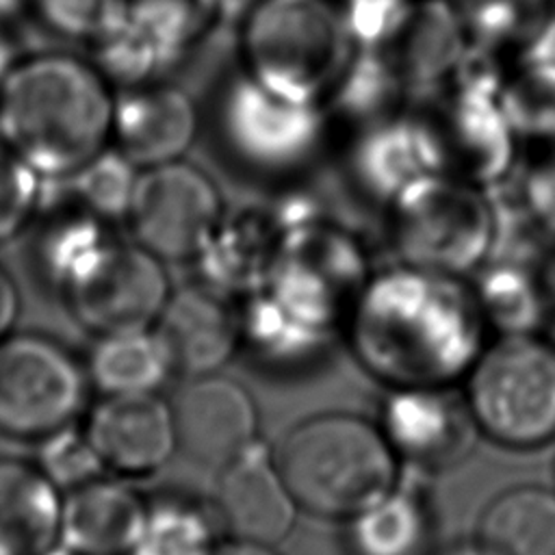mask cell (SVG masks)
<instances>
[{"instance_id":"obj_1","label":"cell","mask_w":555,"mask_h":555,"mask_svg":"<svg viewBox=\"0 0 555 555\" xmlns=\"http://www.w3.org/2000/svg\"><path fill=\"white\" fill-rule=\"evenodd\" d=\"M486 327L462 278L403 262L366 278L345 325L358 364L388 388L466 377L483 351Z\"/></svg>"},{"instance_id":"obj_2","label":"cell","mask_w":555,"mask_h":555,"mask_svg":"<svg viewBox=\"0 0 555 555\" xmlns=\"http://www.w3.org/2000/svg\"><path fill=\"white\" fill-rule=\"evenodd\" d=\"M364 282L353 238L301 208L284 228L273 269L238 310L241 343L267 360H304L347 325Z\"/></svg>"},{"instance_id":"obj_3","label":"cell","mask_w":555,"mask_h":555,"mask_svg":"<svg viewBox=\"0 0 555 555\" xmlns=\"http://www.w3.org/2000/svg\"><path fill=\"white\" fill-rule=\"evenodd\" d=\"M115 85L87 52L24 50L0 82V143L46 182H61L111 145Z\"/></svg>"},{"instance_id":"obj_4","label":"cell","mask_w":555,"mask_h":555,"mask_svg":"<svg viewBox=\"0 0 555 555\" xmlns=\"http://www.w3.org/2000/svg\"><path fill=\"white\" fill-rule=\"evenodd\" d=\"M275 457L299 507L323 518L347 520L399 481V457L379 425L349 412L297 423Z\"/></svg>"},{"instance_id":"obj_5","label":"cell","mask_w":555,"mask_h":555,"mask_svg":"<svg viewBox=\"0 0 555 555\" xmlns=\"http://www.w3.org/2000/svg\"><path fill=\"white\" fill-rule=\"evenodd\" d=\"M245 76L267 91L319 106L340 80L353 46L330 0H256L243 17Z\"/></svg>"},{"instance_id":"obj_6","label":"cell","mask_w":555,"mask_h":555,"mask_svg":"<svg viewBox=\"0 0 555 555\" xmlns=\"http://www.w3.org/2000/svg\"><path fill=\"white\" fill-rule=\"evenodd\" d=\"M464 401L475 427L507 449L555 440V347L535 334L499 336L466 373Z\"/></svg>"},{"instance_id":"obj_7","label":"cell","mask_w":555,"mask_h":555,"mask_svg":"<svg viewBox=\"0 0 555 555\" xmlns=\"http://www.w3.org/2000/svg\"><path fill=\"white\" fill-rule=\"evenodd\" d=\"M388 206L390 241L403 264L462 278L490 256L494 206L477 186L427 173Z\"/></svg>"},{"instance_id":"obj_8","label":"cell","mask_w":555,"mask_h":555,"mask_svg":"<svg viewBox=\"0 0 555 555\" xmlns=\"http://www.w3.org/2000/svg\"><path fill=\"white\" fill-rule=\"evenodd\" d=\"M87 371L56 340L9 334L0 340V436L39 442L76 423Z\"/></svg>"},{"instance_id":"obj_9","label":"cell","mask_w":555,"mask_h":555,"mask_svg":"<svg viewBox=\"0 0 555 555\" xmlns=\"http://www.w3.org/2000/svg\"><path fill=\"white\" fill-rule=\"evenodd\" d=\"M59 293L72 317L102 336L154 327L171 288L160 258L108 236L69 271Z\"/></svg>"},{"instance_id":"obj_10","label":"cell","mask_w":555,"mask_h":555,"mask_svg":"<svg viewBox=\"0 0 555 555\" xmlns=\"http://www.w3.org/2000/svg\"><path fill=\"white\" fill-rule=\"evenodd\" d=\"M223 221L217 182L182 158L143 167L124 223L160 260L197 258Z\"/></svg>"},{"instance_id":"obj_11","label":"cell","mask_w":555,"mask_h":555,"mask_svg":"<svg viewBox=\"0 0 555 555\" xmlns=\"http://www.w3.org/2000/svg\"><path fill=\"white\" fill-rule=\"evenodd\" d=\"M421 104L434 173L486 191L512 171L518 137L496 95L447 87Z\"/></svg>"},{"instance_id":"obj_12","label":"cell","mask_w":555,"mask_h":555,"mask_svg":"<svg viewBox=\"0 0 555 555\" xmlns=\"http://www.w3.org/2000/svg\"><path fill=\"white\" fill-rule=\"evenodd\" d=\"M221 124L232 150L264 169H284L301 163L319 143V106L284 100L249 76L230 85Z\"/></svg>"},{"instance_id":"obj_13","label":"cell","mask_w":555,"mask_h":555,"mask_svg":"<svg viewBox=\"0 0 555 555\" xmlns=\"http://www.w3.org/2000/svg\"><path fill=\"white\" fill-rule=\"evenodd\" d=\"M178 451L221 468L258 440V408L251 392L225 375L186 377L171 401Z\"/></svg>"},{"instance_id":"obj_14","label":"cell","mask_w":555,"mask_h":555,"mask_svg":"<svg viewBox=\"0 0 555 555\" xmlns=\"http://www.w3.org/2000/svg\"><path fill=\"white\" fill-rule=\"evenodd\" d=\"M377 425L399 460L423 468L457 464L479 434L449 386L388 388Z\"/></svg>"},{"instance_id":"obj_15","label":"cell","mask_w":555,"mask_h":555,"mask_svg":"<svg viewBox=\"0 0 555 555\" xmlns=\"http://www.w3.org/2000/svg\"><path fill=\"white\" fill-rule=\"evenodd\" d=\"M468 46V33L451 0H412L397 30L373 48L403 100L425 102L444 91Z\"/></svg>"},{"instance_id":"obj_16","label":"cell","mask_w":555,"mask_h":555,"mask_svg":"<svg viewBox=\"0 0 555 555\" xmlns=\"http://www.w3.org/2000/svg\"><path fill=\"white\" fill-rule=\"evenodd\" d=\"M217 470L215 512L232 540L275 546L288 538L301 507L260 440Z\"/></svg>"},{"instance_id":"obj_17","label":"cell","mask_w":555,"mask_h":555,"mask_svg":"<svg viewBox=\"0 0 555 555\" xmlns=\"http://www.w3.org/2000/svg\"><path fill=\"white\" fill-rule=\"evenodd\" d=\"M85 434L104 470L119 477L152 475L178 451L171 403L158 392L102 397L85 423Z\"/></svg>"},{"instance_id":"obj_18","label":"cell","mask_w":555,"mask_h":555,"mask_svg":"<svg viewBox=\"0 0 555 555\" xmlns=\"http://www.w3.org/2000/svg\"><path fill=\"white\" fill-rule=\"evenodd\" d=\"M199 128L193 98L158 80L117 89L111 143L139 169L184 156Z\"/></svg>"},{"instance_id":"obj_19","label":"cell","mask_w":555,"mask_h":555,"mask_svg":"<svg viewBox=\"0 0 555 555\" xmlns=\"http://www.w3.org/2000/svg\"><path fill=\"white\" fill-rule=\"evenodd\" d=\"M154 327L184 377L217 373L241 345L238 310L210 284L171 291Z\"/></svg>"},{"instance_id":"obj_20","label":"cell","mask_w":555,"mask_h":555,"mask_svg":"<svg viewBox=\"0 0 555 555\" xmlns=\"http://www.w3.org/2000/svg\"><path fill=\"white\" fill-rule=\"evenodd\" d=\"M150 501L119 479L95 477L63 494L59 546L74 555H128Z\"/></svg>"},{"instance_id":"obj_21","label":"cell","mask_w":555,"mask_h":555,"mask_svg":"<svg viewBox=\"0 0 555 555\" xmlns=\"http://www.w3.org/2000/svg\"><path fill=\"white\" fill-rule=\"evenodd\" d=\"M61 490L37 466L0 457V555H46L61 538Z\"/></svg>"},{"instance_id":"obj_22","label":"cell","mask_w":555,"mask_h":555,"mask_svg":"<svg viewBox=\"0 0 555 555\" xmlns=\"http://www.w3.org/2000/svg\"><path fill=\"white\" fill-rule=\"evenodd\" d=\"M353 173L373 197L386 204L414 180L434 173L429 143L416 113L377 119L356 143Z\"/></svg>"},{"instance_id":"obj_23","label":"cell","mask_w":555,"mask_h":555,"mask_svg":"<svg viewBox=\"0 0 555 555\" xmlns=\"http://www.w3.org/2000/svg\"><path fill=\"white\" fill-rule=\"evenodd\" d=\"M89 384L108 395H145L176 373L171 356L156 327L102 334L87 358Z\"/></svg>"},{"instance_id":"obj_24","label":"cell","mask_w":555,"mask_h":555,"mask_svg":"<svg viewBox=\"0 0 555 555\" xmlns=\"http://www.w3.org/2000/svg\"><path fill=\"white\" fill-rule=\"evenodd\" d=\"M477 540L496 555H555V490L516 486L479 516Z\"/></svg>"},{"instance_id":"obj_25","label":"cell","mask_w":555,"mask_h":555,"mask_svg":"<svg viewBox=\"0 0 555 555\" xmlns=\"http://www.w3.org/2000/svg\"><path fill=\"white\" fill-rule=\"evenodd\" d=\"M429 540L427 503L399 481L347 518L351 555H421Z\"/></svg>"},{"instance_id":"obj_26","label":"cell","mask_w":555,"mask_h":555,"mask_svg":"<svg viewBox=\"0 0 555 555\" xmlns=\"http://www.w3.org/2000/svg\"><path fill=\"white\" fill-rule=\"evenodd\" d=\"M473 291L486 325L499 336L535 334L546 319L548 293L527 260L490 258Z\"/></svg>"},{"instance_id":"obj_27","label":"cell","mask_w":555,"mask_h":555,"mask_svg":"<svg viewBox=\"0 0 555 555\" xmlns=\"http://www.w3.org/2000/svg\"><path fill=\"white\" fill-rule=\"evenodd\" d=\"M215 520L195 501L167 496L147 505L145 522L128 555H215Z\"/></svg>"},{"instance_id":"obj_28","label":"cell","mask_w":555,"mask_h":555,"mask_svg":"<svg viewBox=\"0 0 555 555\" xmlns=\"http://www.w3.org/2000/svg\"><path fill=\"white\" fill-rule=\"evenodd\" d=\"M139 171L141 169L111 143L67 180L50 184L61 186L63 195L102 221L117 223L128 215Z\"/></svg>"},{"instance_id":"obj_29","label":"cell","mask_w":555,"mask_h":555,"mask_svg":"<svg viewBox=\"0 0 555 555\" xmlns=\"http://www.w3.org/2000/svg\"><path fill=\"white\" fill-rule=\"evenodd\" d=\"M499 104L518 139L555 141V65L520 56L503 78Z\"/></svg>"},{"instance_id":"obj_30","label":"cell","mask_w":555,"mask_h":555,"mask_svg":"<svg viewBox=\"0 0 555 555\" xmlns=\"http://www.w3.org/2000/svg\"><path fill=\"white\" fill-rule=\"evenodd\" d=\"M130 0H24V22L54 46L91 48L113 30Z\"/></svg>"},{"instance_id":"obj_31","label":"cell","mask_w":555,"mask_h":555,"mask_svg":"<svg viewBox=\"0 0 555 555\" xmlns=\"http://www.w3.org/2000/svg\"><path fill=\"white\" fill-rule=\"evenodd\" d=\"M87 54L115 89L152 82L171 63L160 43L130 15V11H126L121 22L95 41Z\"/></svg>"},{"instance_id":"obj_32","label":"cell","mask_w":555,"mask_h":555,"mask_svg":"<svg viewBox=\"0 0 555 555\" xmlns=\"http://www.w3.org/2000/svg\"><path fill=\"white\" fill-rule=\"evenodd\" d=\"M468 39L501 48L525 43L555 13V0H451Z\"/></svg>"},{"instance_id":"obj_33","label":"cell","mask_w":555,"mask_h":555,"mask_svg":"<svg viewBox=\"0 0 555 555\" xmlns=\"http://www.w3.org/2000/svg\"><path fill=\"white\" fill-rule=\"evenodd\" d=\"M128 11L173 63L210 28L221 7L219 0H130Z\"/></svg>"},{"instance_id":"obj_34","label":"cell","mask_w":555,"mask_h":555,"mask_svg":"<svg viewBox=\"0 0 555 555\" xmlns=\"http://www.w3.org/2000/svg\"><path fill=\"white\" fill-rule=\"evenodd\" d=\"M46 195L48 182L0 143V247L30 230Z\"/></svg>"},{"instance_id":"obj_35","label":"cell","mask_w":555,"mask_h":555,"mask_svg":"<svg viewBox=\"0 0 555 555\" xmlns=\"http://www.w3.org/2000/svg\"><path fill=\"white\" fill-rule=\"evenodd\" d=\"M39 444L41 449L37 455V466L61 492H67L104 473V466L95 455L85 427L69 425L39 440Z\"/></svg>"},{"instance_id":"obj_36","label":"cell","mask_w":555,"mask_h":555,"mask_svg":"<svg viewBox=\"0 0 555 555\" xmlns=\"http://www.w3.org/2000/svg\"><path fill=\"white\" fill-rule=\"evenodd\" d=\"M412 0H343L340 17L353 50L379 48L401 24Z\"/></svg>"},{"instance_id":"obj_37","label":"cell","mask_w":555,"mask_h":555,"mask_svg":"<svg viewBox=\"0 0 555 555\" xmlns=\"http://www.w3.org/2000/svg\"><path fill=\"white\" fill-rule=\"evenodd\" d=\"M522 206L540 230L555 236V152L529 169L522 184Z\"/></svg>"},{"instance_id":"obj_38","label":"cell","mask_w":555,"mask_h":555,"mask_svg":"<svg viewBox=\"0 0 555 555\" xmlns=\"http://www.w3.org/2000/svg\"><path fill=\"white\" fill-rule=\"evenodd\" d=\"M22 310V297L17 284L7 269L0 267V340L9 336L17 323Z\"/></svg>"},{"instance_id":"obj_39","label":"cell","mask_w":555,"mask_h":555,"mask_svg":"<svg viewBox=\"0 0 555 555\" xmlns=\"http://www.w3.org/2000/svg\"><path fill=\"white\" fill-rule=\"evenodd\" d=\"M24 50H20V43L15 39V28L11 24L0 22V82L17 61V56Z\"/></svg>"},{"instance_id":"obj_40","label":"cell","mask_w":555,"mask_h":555,"mask_svg":"<svg viewBox=\"0 0 555 555\" xmlns=\"http://www.w3.org/2000/svg\"><path fill=\"white\" fill-rule=\"evenodd\" d=\"M215 555H280L275 546L258 544V542H245V540H232L228 544L217 546Z\"/></svg>"},{"instance_id":"obj_41","label":"cell","mask_w":555,"mask_h":555,"mask_svg":"<svg viewBox=\"0 0 555 555\" xmlns=\"http://www.w3.org/2000/svg\"><path fill=\"white\" fill-rule=\"evenodd\" d=\"M442 555H496L494 551H490L483 542H479L477 538L473 542H462L451 546L449 551H444Z\"/></svg>"},{"instance_id":"obj_42","label":"cell","mask_w":555,"mask_h":555,"mask_svg":"<svg viewBox=\"0 0 555 555\" xmlns=\"http://www.w3.org/2000/svg\"><path fill=\"white\" fill-rule=\"evenodd\" d=\"M221 2H223V7H228V11H230V9H238V7L249 9L256 0H221Z\"/></svg>"},{"instance_id":"obj_43","label":"cell","mask_w":555,"mask_h":555,"mask_svg":"<svg viewBox=\"0 0 555 555\" xmlns=\"http://www.w3.org/2000/svg\"><path fill=\"white\" fill-rule=\"evenodd\" d=\"M46 555H74V553H69V551L63 548V546H56V548H52V551L46 553Z\"/></svg>"},{"instance_id":"obj_44","label":"cell","mask_w":555,"mask_h":555,"mask_svg":"<svg viewBox=\"0 0 555 555\" xmlns=\"http://www.w3.org/2000/svg\"><path fill=\"white\" fill-rule=\"evenodd\" d=\"M553 347H555V334H553Z\"/></svg>"}]
</instances>
